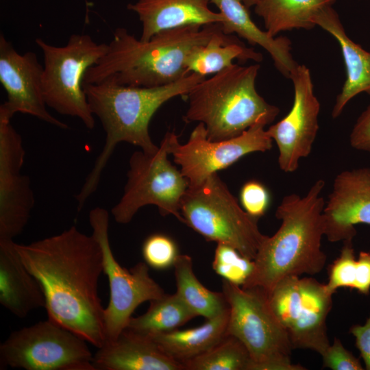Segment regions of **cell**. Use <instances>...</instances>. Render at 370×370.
I'll list each match as a JSON object with an SVG mask.
<instances>
[{
    "instance_id": "1",
    "label": "cell",
    "mask_w": 370,
    "mask_h": 370,
    "mask_svg": "<svg viewBox=\"0 0 370 370\" xmlns=\"http://www.w3.org/2000/svg\"><path fill=\"white\" fill-rule=\"evenodd\" d=\"M14 247L42 288L48 319L101 347L106 341L105 308L98 282L103 260L94 236L72 225L29 244L14 243Z\"/></svg>"
},
{
    "instance_id": "2",
    "label": "cell",
    "mask_w": 370,
    "mask_h": 370,
    "mask_svg": "<svg viewBox=\"0 0 370 370\" xmlns=\"http://www.w3.org/2000/svg\"><path fill=\"white\" fill-rule=\"evenodd\" d=\"M205 78L191 73L177 82L158 87L121 85L108 78L95 84H83L90 110L100 121L106 139L90 172L75 196L78 211L97 190L117 145L125 142L144 152L155 153L159 146L154 144L149 132L154 114L172 98L185 96Z\"/></svg>"
},
{
    "instance_id": "3",
    "label": "cell",
    "mask_w": 370,
    "mask_h": 370,
    "mask_svg": "<svg viewBox=\"0 0 370 370\" xmlns=\"http://www.w3.org/2000/svg\"><path fill=\"white\" fill-rule=\"evenodd\" d=\"M222 31L221 23L192 25L162 31L143 41L126 29L117 28L106 53L87 70L83 84L107 78L121 85L138 87L174 83L190 74L185 66L190 51Z\"/></svg>"
},
{
    "instance_id": "4",
    "label": "cell",
    "mask_w": 370,
    "mask_h": 370,
    "mask_svg": "<svg viewBox=\"0 0 370 370\" xmlns=\"http://www.w3.org/2000/svg\"><path fill=\"white\" fill-rule=\"evenodd\" d=\"M325 185L319 179L304 196L283 197L275 211L281 225L273 236L265 237L254 260V272L241 287L256 286L269 293L286 277L313 275L322 271L327 258L321 249Z\"/></svg>"
},
{
    "instance_id": "5",
    "label": "cell",
    "mask_w": 370,
    "mask_h": 370,
    "mask_svg": "<svg viewBox=\"0 0 370 370\" xmlns=\"http://www.w3.org/2000/svg\"><path fill=\"white\" fill-rule=\"evenodd\" d=\"M260 68L258 63H234L197 84L185 95L188 108L184 120L203 123L210 140L230 139L254 125L271 123L280 108L256 90Z\"/></svg>"
},
{
    "instance_id": "6",
    "label": "cell",
    "mask_w": 370,
    "mask_h": 370,
    "mask_svg": "<svg viewBox=\"0 0 370 370\" xmlns=\"http://www.w3.org/2000/svg\"><path fill=\"white\" fill-rule=\"evenodd\" d=\"M229 306L227 334L247 348L250 370H305L291 360L288 334L272 311L267 293L259 287L243 288L222 279Z\"/></svg>"
},
{
    "instance_id": "7",
    "label": "cell",
    "mask_w": 370,
    "mask_h": 370,
    "mask_svg": "<svg viewBox=\"0 0 370 370\" xmlns=\"http://www.w3.org/2000/svg\"><path fill=\"white\" fill-rule=\"evenodd\" d=\"M180 212L183 223L207 241L230 245L251 260L267 236L258 219L243 210L217 173L188 187Z\"/></svg>"
},
{
    "instance_id": "8",
    "label": "cell",
    "mask_w": 370,
    "mask_h": 370,
    "mask_svg": "<svg viewBox=\"0 0 370 370\" xmlns=\"http://www.w3.org/2000/svg\"><path fill=\"white\" fill-rule=\"evenodd\" d=\"M36 43L43 53L42 87L47 106L78 118L92 130L95 116L84 90V77L106 53L108 44L97 43L85 34H72L64 46L50 45L42 38H36Z\"/></svg>"
},
{
    "instance_id": "9",
    "label": "cell",
    "mask_w": 370,
    "mask_h": 370,
    "mask_svg": "<svg viewBox=\"0 0 370 370\" xmlns=\"http://www.w3.org/2000/svg\"><path fill=\"white\" fill-rule=\"evenodd\" d=\"M169 154L167 132L155 153H132L123 193L111 209L116 223H130L147 205L156 206L162 216L173 215L183 223L180 205L189 183L168 159Z\"/></svg>"
},
{
    "instance_id": "10",
    "label": "cell",
    "mask_w": 370,
    "mask_h": 370,
    "mask_svg": "<svg viewBox=\"0 0 370 370\" xmlns=\"http://www.w3.org/2000/svg\"><path fill=\"white\" fill-rule=\"evenodd\" d=\"M86 342L47 319L9 335L0 345V369L96 370Z\"/></svg>"
},
{
    "instance_id": "11",
    "label": "cell",
    "mask_w": 370,
    "mask_h": 370,
    "mask_svg": "<svg viewBox=\"0 0 370 370\" xmlns=\"http://www.w3.org/2000/svg\"><path fill=\"white\" fill-rule=\"evenodd\" d=\"M332 294L312 278L288 276L267 293L271 308L286 329L294 349H309L321 356L330 346L326 320Z\"/></svg>"
},
{
    "instance_id": "12",
    "label": "cell",
    "mask_w": 370,
    "mask_h": 370,
    "mask_svg": "<svg viewBox=\"0 0 370 370\" xmlns=\"http://www.w3.org/2000/svg\"><path fill=\"white\" fill-rule=\"evenodd\" d=\"M88 219L92 234L103 252V273L110 286V301L104 309L106 343L115 340L127 328L140 304L157 299L165 293L149 275V267L145 262H138L127 269L116 260L109 239L110 214L105 208H92Z\"/></svg>"
},
{
    "instance_id": "13",
    "label": "cell",
    "mask_w": 370,
    "mask_h": 370,
    "mask_svg": "<svg viewBox=\"0 0 370 370\" xmlns=\"http://www.w3.org/2000/svg\"><path fill=\"white\" fill-rule=\"evenodd\" d=\"M265 125H253L241 135L223 140H210L205 127L199 123L188 140L181 144L174 132H168L169 153L187 179L189 186L197 185L208 176L226 169L251 153L271 149L273 140Z\"/></svg>"
},
{
    "instance_id": "14",
    "label": "cell",
    "mask_w": 370,
    "mask_h": 370,
    "mask_svg": "<svg viewBox=\"0 0 370 370\" xmlns=\"http://www.w3.org/2000/svg\"><path fill=\"white\" fill-rule=\"evenodd\" d=\"M290 79L294 89L291 109L267 130L277 145L280 169L286 173L295 171L300 160L310 155L319 129L320 103L309 69L298 64Z\"/></svg>"
},
{
    "instance_id": "15",
    "label": "cell",
    "mask_w": 370,
    "mask_h": 370,
    "mask_svg": "<svg viewBox=\"0 0 370 370\" xmlns=\"http://www.w3.org/2000/svg\"><path fill=\"white\" fill-rule=\"evenodd\" d=\"M25 156L21 135L0 119V241L21 234L35 204L30 180L21 173Z\"/></svg>"
},
{
    "instance_id": "16",
    "label": "cell",
    "mask_w": 370,
    "mask_h": 370,
    "mask_svg": "<svg viewBox=\"0 0 370 370\" xmlns=\"http://www.w3.org/2000/svg\"><path fill=\"white\" fill-rule=\"evenodd\" d=\"M42 66L33 51L18 53L11 42L0 36V82L7 94L0 106V119L10 120L16 113L29 114L63 130L66 123L47 110L42 94Z\"/></svg>"
},
{
    "instance_id": "17",
    "label": "cell",
    "mask_w": 370,
    "mask_h": 370,
    "mask_svg": "<svg viewBox=\"0 0 370 370\" xmlns=\"http://www.w3.org/2000/svg\"><path fill=\"white\" fill-rule=\"evenodd\" d=\"M323 214L325 236L332 243L352 241L356 225H370L369 167L345 170L335 177Z\"/></svg>"
},
{
    "instance_id": "18",
    "label": "cell",
    "mask_w": 370,
    "mask_h": 370,
    "mask_svg": "<svg viewBox=\"0 0 370 370\" xmlns=\"http://www.w3.org/2000/svg\"><path fill=\"white\" fill-rule=\"evenodd\" d=\"M96 370H185L147 334L123 330L93 356Z\"/></svg>"
},
{
    "instance_id": "19",
    "label": "cell",
    "mask_w": 370,
    "mask_h": 370,
    "mask_svg": "<svg viewBox=\"0 0 370 370\" xmlns=\"http://www.w3.org/2000/svg\"><path fill=\"white\" fill-rule=\"evenodd\" d=\"M210 0H138L127 9L137 14L142 23L140 40L173 28L223 23L224 16L209 8Z\"/></svg>"
},
{
    "instance_id": "20",
    "label": "cell",
    "mask_w": 370,
    "mask_h": 370,
    "mask_svg": "<svg viewBox=\"0 0 370 370\" xmlns=\"http://www.w3.org/2000/svg\"><path fill=\"white\" fill-rule=\"evenodd\" d=\"M314 23L336 39L345 66L346 79L332 110V116L336 119L355 96L361 92L370 95V51L348 36L332 5L324 8L315 18Z\"/></svg>"
},
{
    "instance_id": "21",
    "label": "cell",
    "mask_w": 370,
    "mask_h": 370,
    "mask_svg": "<svg viewBox=\"0 0 370 370\" xmlns=\"http://www.w3.org/2000/svg\"><path fill=\"white\" fill-rule=\"evenodd\" d=\"M14 241H0V304L16 317L25 318L45 306L42 288L27 269Z\"/></svg>"
},
{
    "instance_id": "22",
    "label": "cell",
    "mask_w": 370,
    "mask_h": 370,
    "mask_svg": "<svg viewBox=\"0 0 370 370\" xmlns=\"http://www.w3.org/2000/svg\"><path fill=\"white\" fill-rule=\"evenodd\" d=\"M225 18L221 23L226 34H236L252 46H259L269 53L276 69L290 79L298 66L292 54L291 40L284 36H271L252 20L242 0H210Z\"/></svg>"
},
{
    "instance_id": "23",
    "label": "cell",
    "mask_w": 370,
    "mask_h": 370,
    "mask_svg": "<svg viewBox=\"0 0 370 370\" xmlns=\"http://www.w3.org/2000/svg\"><path fill=\"white\" fill-rule=\"evenodd\" d=\"M229 308L196 328L149 335L169 356L183 362L207 352L227 334Z\"/></svg>"
},
{
    "instance_id": "24",
    "label": "cell",
    "mask_w": 370,
    "mask_h": 370,
    "mask_svg": "<svg viewBox=\"0 0 370 370\" xmlns=\"http://www.w3.org/2000/svg\"><path fill=\"white\" fill-rule=\"evenodd\" d=\"M262 59L260 53L247 47L236 36L222 31L207 43L195 46L186 58L185 66L188 73H195L206 77L232 66L234 60L260 63Z\"/></svg>"
},
{
    "instance_id": "25",
    "label": "cell",
    "mask_w": 370,
    "mask_h": 370,
    "mask_svg": "<svg viewBox=\"0 0 370 370\" xmlns=\"http://www.w3.org/2000/svg\"><path fill=\"white\" fill-rule=\"evenodd\" d=\"M336 0H260L254 11L264 22L265 31L273 37L284 31L314 28V19Z\"/></svg>"
},
{
    "instance_id": "26",
    "label": "cell",
    "mask_w": 370,
    "mask_h": 370,
    "mask_svg": "<svg viewBox=\"0 0 370 370\" xmlns=\"http://www.w3.org/2000/svg\"><path fill=\"white\" fill-rule=\"evenodd\" d=\"M176 293L196 315L206 319L222 314L229 306L223 292H214L204 286L193 269L190 256L180 254L174 266Z\"/></svg>"
},
{
    "instance_id": "27",
    "label": "cell",
    "mask_w": 370,
    "mask_h": 370,
    "mask_svg": "<svg viewBox=\"0 0 370 370\" xmlns=\"http://www.w3.org/2000/svg\"><path fill=\"white\" fill-rule=\"evenodd\" d=\"M197 315L189 309L179 295L164 293L149 301L147 311L132 317L127 328L147 335L178 329Z\"/></svg>"
},
{
    "instance_id": "28",
    "label": "cell",
    "mask_w": 370,
    "mask_h": 370,
    "mask_svg": "<svg viewBox=\"0 0 370 370\" xmlns=\"http://www.w3.org/2000/svg\"><path fill=\"white\" fill-rule=\"evenodd\" d=\"M251 360L245 346L226 334L213 347L183 362L185 370H250Z\"/></svg>"
},
{
    "instance_id": "29",
    "label": "cell",
    "mask_w": 370,
    "mask_h": 370,
    "mask_svg": "<svg viewBox=\"0 0 370 370\" xmlns=\"http://www.w3.org/2000/svg\"><path fill=\"white\" fill-rule=\"evenodd\" d=\"M212 267L222 279L243 286L254 272V261L243 256L230 245L217 243Z\"/></svg>"
},
{
    "instance_id": "30",
    "label": "cell",
    "mask_w": 370,
    "mask_h": 370,
    "mask_svg": "<svg viewBox=\"0 0 370 370\" xmlns=\"http://www.w3.org/2000/svg\"><path fill=\"white\" fill-rule=\"evenodd\" d=\"M142 255L149 267L164 270L173 267L180 254L173 238L164 234L156 233L145 240L142 246Z\"/></svg>"
},
{
    "instance_id": "31",
    "label": "cell",
    "mask_w": 370,
    "mask_h": 370,
    "mask_svg": "<svg viewBox=\"0 0 370 370\" xmlns=\"http://www.w3.org/2000/svg\"><path fill=\"white\" fill-rule=\"evenodd\" d=\"M338 257L330 264L327 291L334 295L339 288L354 289L356 274V261L352 241H343Z\"/></svg>"
},
{
    "instance_id": "32",
    "label": "cell",
    "mask_w": 370,
    "mask_h": 370,
    "mask_svg": "<svg viewBox=\"0 0 370 370\" xmlns=\"http://www.w3.org/2000/svg\"><path fill=\"white\" fill-rule=\"evenodd\" d=\"M240 203L247 214L259 219L264 214L269 206L270 195L262 184L250 180L241 188Z\"/></svg>"
},
{
    "instance_id": "33",
    "label": "cell",
    "mask_w": 370,
    "mask_h": 370,
    "mask_svg": "<svg viewBox=\"0 0 370 370\" xmlns=\"http://www.w3.org/2000/svg\"><path fill=\"white\" fill-rule=\"evenodd\" d=\"M323 367L332 370H363L360 360L343 345L339 338H335L321 355Z\"/></svg>"
},
{
    "instance_id": "34",
    "label": "cell",
    "mask_w": 370,
    "mask_h": 370,
    "mask_svg": "<svg viewBox=\"0 0 370 370\" xmlns=\"http://www.w3.org/2000/svg\"><path fill=\"white\" fill-rule=\"evenodd\" d=\"M352 148L370 152V105L357 119L349 135Z\"/></svg>"
},
{
    "instance_id": "35",
    "label": "cell",
    "mask_w": 370,
    "mask_h": 370,
    "mask_svg": "<svg viewBox=\"0 0 370 370\" xmlns=\"http://www.w3.org/2000/svg\"><path fill=\"white\" fill-rule=\"evenodd\" d=\"M349 332L355 338L356 347L364 362L365 369L370 370V315L365 324L352 325Z\"/></svg>"
},
{
    "instance_id": "36",
    "label": "cell",
    "mask_w": 370,
    "mask_h": 370,
    "mask_svg": "<svg viewBox=\"0 0 370 370\" xmlns=\"http://www.w3.org/2000/svg\"><path fill=\"white\" fill-rule=\"evenodd\" d=\"M354 289L368 295L370 292V251L359 252L356 261V274Z\"/></svg>"
},
{
    "instance_id": "37",
    "label": "cell",
    "mask_w": 370,
    "mask_h": 370,
    "mask_svg": "<svg viewBox=\"0 0 370 370\" xmlns=\"http://www.w3.org/2000/svg\"><path fill=\"white\" fill-rule=\"evenodd\" d=\"M245 5L249 9L252 6H255L260 0H242Z\"/></svg>"
}]
</instances>
